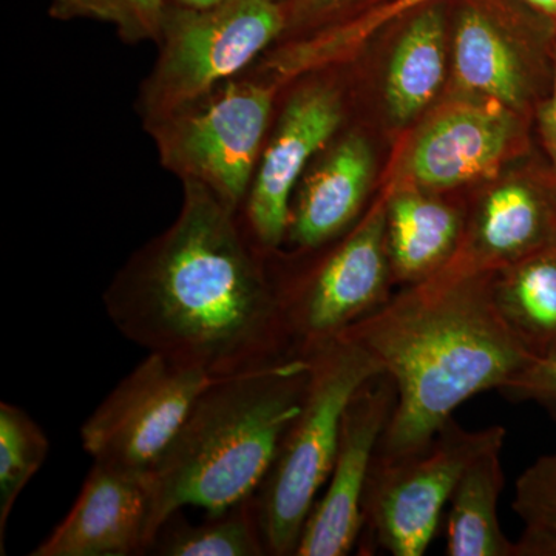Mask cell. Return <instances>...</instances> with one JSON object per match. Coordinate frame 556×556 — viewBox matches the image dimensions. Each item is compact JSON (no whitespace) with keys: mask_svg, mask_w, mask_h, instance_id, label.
Instances as JSON below:
<instances>
[{"mask_svg":"<svg viewBox=\"0 0 556 556\" xmlns=\"http://www.w3.org/2000/svg\"><path fill=\"white\" fill-rule=\"evenodd\" d=\"M169 228L104 292L115 328L148 353L225 379L292 356L268 252L240 211L197 181Z\"/></svg>","mask_w":556,"mask_h":556,"instance_id":"cell-1","label":"cell"},{"mask_svg":"<svg viewBox=\"0 0 556 556\" xmlns=\"http://www.w3.org/2000/svg\"><path fill=\"white\" fill-rule=\"evenodd\" d=\"M342 336L361 343L396 387L383 457L422 452L468 399L500 390L533 358L497 313L490 274L442 269Z\"/></svg>","mask_w":556,"mask_h":556,"instance_id":"cell-2","label":"cell"},{"mask_svg":"<svg viewBox=\"0 0 556 556\" xmlns=\"http://www.w3.org/2000/svg\"><path fill=\"white\" fill-rule=\"evenodd\" d=\"M309 378V357L292 354L215 379L200 394L150 470L152 543L175 511L193 506L218 514L255 496L302 408Z\"/></svg>","mask_w":556,"mask_h":556,"instance_id":"cell-3","label":"cell"},{"mask_svg":"<svg viewBox=\"0 0 556 556\" xmlns=\"http://www.w3.org/2000/svg\"><path fill=\"white\" fill-rule=\"evenodd\" d=\"M308 357L311 378L302 408L255 493L266 551L273 556H295L317 493L334 466L348 405L368 380L383 372L378 361L346 336Z\"/></svg>","mask_w":556,"mask_h":556,"instance_id":"cell-4","label":"cell"},{"mask_svg":"<svg viewBox=\"0 0 556 556\" xmlns=\"http://www.w3.org/2000/svg\"><path fill=\"white\" fill-rule=\"evenodd\" d=\"M285 80L266 62L150 124L161 163L182 181H197L240 211Z\"/></svg>","mask_w":556,"mask_h":556,"instance_id":"cell-5","label":"cell"},{"mask_svg":"<svg viewBox=\"0 0 556 556\" xmlns=\"http://www.w3.org/2000/svg\"><path fill=\"white\" fill-rule=\"evenodd\" d=\"M288 24L285 0H222L206 9L169 3L159 60L139 93L144 126L251 67Z\"/></svg>","mask_w":556,"mask_h":556,"instance_id":"cell-6","label":"cell"},{"mask_svg":"<svg viewBox=\"0 0 556 556\" xmlns=\"http://www.w3.org/2000/svg\"><path fill=\"white\" fill-rule=\"evenodd\" d=\"M506 434L501 426L466 430L450 419L422 452L399 457L376 453L361 538L368 536L369 543L390 555L426 554L463 471Z\"/></svg>","mask_w":556,"mask_h":556,"instance_id":"cell-7","label":"cell"},{"mask_svg":"<svg viewBox=\"0 0 556 556\" xmlns=\"http://www.w3.org/2000/svg\"><path fill=\"white\" fill-rule=\"evenodd\" d=\"M387 203L298 278H276L292 354L308 356L390 300Z\"/></svg>","mask_w":556,"mask_h":556,"instance_id":"cell-8","label":"cell"},{"mask_svg":"<svg viewBox=\"0 0 556 556\" xmlns=\"http://www.w3.org/2000/svg\"><path fill=\"white\" fill-rule=\"evenodd\" d=\"M214 380L200 369L149 353L80 427L84 452L105 466L152 470Z\"/></svg>","mask_w":556,"mask_h":556,"instance_id":"cell-9","label":"cell"},{"mask_svg":"<svg viewBox=\"0 0 556 556\" xmlns=\"http://www.w3.org/2000/svg\"><path fill=\"white\" fill-rule=\"evenodd\" d=\"M342 119V97L324 83L302 87L281 110L268 144L263 146L241 214L249 237L262 251L273 254L287 241L292 190Z\"/></svg>","mask_w":556,"mask_h":556,"instance_id":"cell-10","label":"cell"},{"mask_svg":"<svg viewBox=\"0 0 556 556\" xmlns=\"http://www.w3.org/2000/svg\"><path fill=\"white\" fill-rule=\"evenodd\" d=\"M396 402V387L386 372L368 380L351 399L328 489L311 510L295 556H345L356 548L369 473Z\"/></svg>","mask_w":556,"mask_h":556,"instance_id":"cell-11","label":"cell"},{"mask_svg":"<svg viewBox=\"0 0 556 556\" xmlns=\"http://www.w3.org/2000/svg\"><path fill=\"white\" fill-rule=\"evenodd\" d=\"M150 471L93 463L75 504L31 556L148 555Z\"/></svg>","mask_w":556,"mask_h":556,"instance_id":"cell-12","label":"cell"},{"mask_svg":"<svg viewBox=\"0 0 556 556\" xmlns=\"http://www.w3.org/2000/svg\"><path fill=\"white\" fill-rule=\"evenodd\" d=\"M511 109L501 102L453 105L431 121L409 150L407 175L419 189H450L490 178L511 138Z\"/></svg>","mask_w":556,"mask_h":556,"instance_id":"cell-13","label":"cell"},{"mask_svg":"<svg viewBox=\"0 0 556 556\" xmlns=\"http://www.w3.org/2000/svg\"><path fill=\"white\" fill-rule=\"evenodd\" d=\"M375 159L364 138L348 135L302 182L291 206L287 241L299 251L327 247L361 214Z\"/></svg>","mask_w":556,"mask_h":556,"instance_id":"cell-14","label":"cell"},{"mask_svg":"<svg viewBox=\"0 0 556 556\" xmlns=\"http://www.w3.org/2000/svg\"><path fill=\"white\" fill-rule=\"evenodd\" d=\"M467 241L444 269L496 273L556 244V211L529 186L507 182L482 200Z\"/></svg>","mask_w":556,"mask_h":556,"instance_id":"cell-15","label":"cell"},{"mask_svg":"<svg viewBox=\"0 0 556 556\" xmlns=\"http://www.w3.org/2000/svg\"><path fill=\"white\" fill-rule=\"evenodd\" d=\"M463 232V218L455 207L422 190H401L387 203L391 274L409 285L437 276L455 258Z\"/></svg>","mask_w":556,"mask_h":556,"instance_id":"cell-16","label":"cell"},{"mask_svg":"<svg viewBox=\"0 0 556 556\" xmlns=\"http://www.w3.org/2000/svg\"><path fill=\"white\" fill-rule=\"evenodd\" d=\"M493 302L533 358L556 356V244L490 274Z\"/></svg>","mask_w":556,"mask_h":556,"instance_id":"cell-17","label":"cell"},{"mask_svg":"<svg viewBox=\"0 0 556 556\" xmlns=\"http://www.w3.org/2000/svg\"><path fill=\"white\" fill-rule=\"evenodd\" d=\"M506 439L493 442L470 460L455 486L447 517L448 556H515L497 518L503 493V448Z\"/></svg>","mask_w":556,"mask_h":556,"instance_id":"cell-18","label":"cell"},{"mask_svg":"<svg viewBox=\"0 0 556 556\" xmlns=\"http://www.w3.org/2000/svg\"><path fill=\"white\" fill-rule=\"evenodd\" d=\"M445 75V27L442 14L420 13L399 40L387 75V105L391 118H415L441 89Z\"/></svg>","mask_w":556,"mask_h":556,"instance_id":"cell-19","label":"cell"},{"mask_svg":"<svg viewBox=\"0 0 556 556\" xmlns=\"http://www.w3.org/2000/svg\"><path fill=\"white\" fill-rule=\"evenodd\" d=\"M455 73L464 90L511 110L522 104L525 79L517 54L481 11H466L457 24Z\"/></svg>","mask_w":556,"mask_h":556,"instance_id":"cell-20","label":"cell"},{"mask_svg":"<svg viewBox=\"0 0 556 556\" xmlns=\"http://www.w3.org/2000/svg\"><path fill=\"white\" fill-rule=\"evenodd\" d=\"M149 554L160 556H263L268 555L255 496L236 506L207 514L190 525L181 510L160 527Z\"/></svg>","mask_w":556,"mask_h":556,"instance_id":"cell-21","label":"cell"},{"mask_svg":"<svg viewBox=\"0 0 556 556\" xmlns=\"http://www.w3.org/2000/svg\"><path fill=\"white\" fill-rule=\"evenodd\" d=\"M42 428L17 405L0 404V551L5 554V530L21 493L49 455Z\"/></svg>","mask_w":556,"mask_h":556,"instance_id":"cell-22","label":"cell"},{"mask_svg":"<svg viewBox=\"0 0 556 556\" xmlns=\"http://www.w3.org/2000/svg\"><path fill=\"white\" fill-rule=\"evenodd\" d=\"M428 2L431 0H393L388 5L368 11L357 20L343 22L338 27L317 33L313 38L292 43L287 49L278 51V58L291 78H298L303 73L316 72L353 56L388 22Z\"/></svg>","mask_w":556,"mask_h":556,"instance_id":"cell-23","label":"cell"},{"mask_svg":"<svg viewBox=\"0 0 556 556\" xmlns=\"http://www.w3.org/2000/svg\"><path fill=\"white\" fill-rule=\"evenodd\" d=\"M169 0H50L56 21L89 20L112 25L127 43L159 42Z\"/></svg>","mask_w":556,"mask_h":556,"instance_id":"cell-24","label":"cell"},{"mask_svg":"<svg viewBox=\"0 0 556 556\" xmlns=\"http://www.w3.org/2000/svg\"><path fill=\"white\" fill-rule=\"evenodd\" d=\"M511 508L526 530L556 536V452L538 457L519 475Z\"/></svg>","mask_w":556,"mask_h":556,"instance_id":"cell-25","label":"cell"},{"mask_svg":"<svg viewBox=\"0 0 556 556\" xmlns=\"http://www.w3.org/2000/svg\"><path fill=\"white\" fill-rule=\"evenodd\" d=\"M497 393L514 404H536L556 424V356L527 362Z\"/></svg>","mask_w":556,"mask_h":556,"instance_id":"cell-26","label":"cell"},{"mask_svg":"<svg viewBox=\"0 0 556 556\" xmlns=\"http://www.w3.org/2000/svg\"><path fill=\"white\" fill-rule=\"evenodd\" d=\"M346 2L348 0H292L289 3V22L305 24L308 21L321 20Z\"/></svg>","mask_w":556,"mask_h":556,"instance_id":"cell-27","label":"cell"},{"mask_svg":"<svg viewBox=\"0 0 556 556\" xmlns=\"http://www.w3.org/2000/svg\"><path fill=\"white\" fill-rule=\"evenodd\" d=\"M515 556H556V536L525 529L515 543Z\"/></svg>","mask_w":556,"mask_h":556,"instance_id":"cell-28","label":"cell"},{"mask_svg":"<svg viewBox=\"0 0 556 556\" xmlns=\"http://www.w3.org/2000/svg\"><path fill=\"white\" fill-rule=\"evenodd\" d=\"M541 131H543L544 141L556 161V64L554 90H552L551 100L541 112Z\"/></svg>","mask_w":556,"mask_h":556,"instance_id":"cell-29","label":"cell"},{"mask_svg":"<svg viewBox=\"0 0 556 556\" xmlns=\"http://www.w3.org/2000/svg\"><path fill=\"white\" fill-rule=\"evenodd\" d=\"M222 0H169L174 5L189 7V9H206V7L215 5Z\"/></svg>","mask_w":556,"mask_h":556,"instance_id":"cell-30","label":"cell"},{"mask_svg":"<svg viewBox=\"0 0 556 556\" xmlns=\"http://www.w3.org/2000/svg\"><path fill=\"white\" fill-rule=\"evenodd\" d=\"M527 2L532 3L536 9L543 10L544 13L556 16V0H527Z\"/></svg>","mask_w":556,"mask_h":556,"instance_id":"cell-31","label":"cell"}]
</instances>
